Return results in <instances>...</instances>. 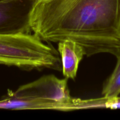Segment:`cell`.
I'll return each instance as SVG.
<instances>
[{
	"mask_svg": "<svg viewBox=\"0 0 120 120\" xmlns=\"http://www.w3.org/2000/svg\"><path fill=\"white\" fill-rule=\"evenodd\" d=\"M30 26L46 43L70 40L80 45L87 56H120V0L38 1Z\"/></svg>",
	"mask_w": 120,
	"mask_h": 120,
	"instance_id": "obj_1",
	"label": "cell"
},
{
	"mask_svg": "<svg viewBox=\"0 0 120 120\" xmlns=\"http://www.w3.org/2000/svg\"><path fill=\"white\" fill-rule=\"evenodd\" d=\"M0 64L25 70H60L59 53L35 34L0 35Z\"/></svg>",
	"mask_w": 120,
	"mask_h": 120,
	"instance_id": "obj_2",
	"label": "cell"
},
{
	"mask_svg": "<svg viewBox=\"0 0 120 120\" xmlns=\"http://www.w3.org/2000/svg\"><path fill=\"white\" fill-rule=\"evenodd\" d=\"M8 93L15 97L43 98L69 104L71 111L74 110L76 100L70 96L68 79H60L54 75L44 76Z\"/></svg>",
	"mask_w": 120,
	"mask_h": 120,
	"instance_id": "obj_3",
	"label": "cell"
},
{
	"mask_svg": "<svg viewBox=\"0 0 120 120\" xmlns=\"http://www.w3.org/2000/svg\"><path fill=\"white\" fill-rule=\"evenodd\" d=\"M38 0H0V35L29 34Z\"/></svg>",
	"mask_w": 120,
	"mask_h": 120,
	"instance_id": "obj_4",
	"label": "cell"
},
{
	"mask_svg": "<svg viewBox=\"0 0 120 120\" xmlns=\"http://www.w3.org/2000/svg\"><path fill=\"white\" fill-rule=\"evenodd\" d=\"M0 109L7 110H54L69 111L71 105L54 100L43 98H25L12 96L8 92L7 96L0 100Z\"/></svg>",
	"mask_w": 120,
	"mask_h": 120,
	"instance_id": "obj_5",
	"label": "cell"
},
{
	"mask_svg": "<svg viewBox=\"0 0 120 120\" xmlns=\"http://www.w3.org/2000/svg\"><path fill=\"white\" fill-rule=\"evenodd\" d=\"M58 52L61 57L63 76L68 79L74 80L80 62L86 55L84 49L76 42L65 40L58 43Z\"/></svg>",
	"mask_w": 120,
	"mask_h": 120,
	"instance_id": "obj_6",
	"label": "cell"
},
{
	"mask_svg": "<svg viewBox=\"0 0 120 120\" xmlns=\"http://www.w3.org/2000/svg\"><path fill=\"white\" fill-rule=\"evenodd\" d=\"M102 94L107 98H113L120 94V66H116L111 76L103 86Z\"/></svg>",
	"mask_w": 120,
	"mask_h": 120,
	"instance_id": "obj_7",
	"label": "cell"
},
{
	"mask_svg": "<svg viewBox=\"0 0 120 120\" xmlns=\"http://www.w3.org/2000/svg\"><path fill=\"white\" fill-rule=\"evenodd\" d=\"M105 108L111 109H120V97L117 96L113 98H107Z\"/></svg>",
	"mask_w": 120,
	"mask_h": 120,
	"instance_id": "obj_8",
	"label": "cell"
},
{
	"mask_svg": "<svg viewBox=\"0 0 120 120\" xmlns=\"http://www.w3.org/2000/svg\"><path fill=\"white\" fill-rule=\"evenodd\" d=\"M116 66H120V56L118 58H117V64H116Z\"/></svg>",
	"mask_w": 120,
	"mask_h": 120,
	"instance_id": "obj_9",
	"label": "cell"
},
{
	"mask_svg": "<svg viewBox=\"0 0 120 120\" xmlns=\"http://www.w3.org/2000/svg\"><path fill=\"white\" fill-rule=\"evenodd\" d=\"M42 1V0H38V1Z\"/></svg>",
	"mask_w": 120,
	"mask_h": 120,
	"instance_id": "obj_10",
	"label": "cell"
}]
</instances>
